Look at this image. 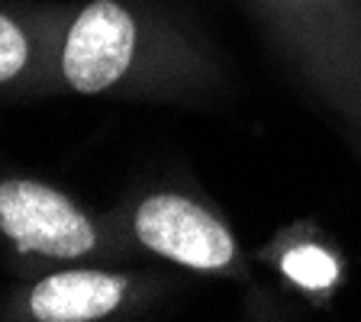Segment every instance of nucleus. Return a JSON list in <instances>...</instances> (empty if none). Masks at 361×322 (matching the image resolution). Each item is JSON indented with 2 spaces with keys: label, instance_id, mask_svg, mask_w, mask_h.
<instances>
[{
  "label": "nucleus",
  "instance_id": "6",
  "mask_svg": "<svg viewBox=\"0 0 361 322\" xmlns=\"http://www.w3.org/2000/svg\"><path fill=\"white\" fill-rule=\"evenodd\" d=\"M278 271L303 293H332L342 274V261L323 242L300 239L284 245L278 255Z\"/></svg>",
  "mask_w": 361,
  "mask_h": 322
},
{
  "label": "nucleus",
  "instance_id": "8",
  "mask_svg": "<svg viewBox=\"0 0 361 322\" xmlns=\"http://www.w3.org/2000/svg\"><path fill=\"white\" fill-rule=\"evenodd\" d=\"M355 149H358V158H361V135H355Z\"/></svg>",
  "mask_w": 361,
  "mask_h": 322
},
{
  "label": "nucleus",
  "instance_id": "3",
  "mask_svg": "<svg viewBox=\"0 0 361 322\" xmlns=\"http://www.w3.org/2000/svg\"><path fill=\"white\" fill-rule=\"evenodd\" d=\"M133 245L197 274L239 278L242 248L235 233L210 203L184 190H149L129 206L123 225Z\"/></svg>",
  "mask_w": 361,
  "mask_h": 322
},
{
  "label": "nucleus",
  "instance_id": "4",
  "mask_svg": "<svg viewBox=\"0 0 361 322\" xmlns=\"http://www.w3.org/2000/svg\"><path fill=\"white\" fill-rule=\"evenodd\" d=\"M0 235L20 255L49 261H81L113 248L106 229L81 203L36 178L0 180Z\"/></svg>",
  "mask_w": 361,
  "mask_h": 322
},
{
  "label": "nucleus",
  "instance_id": "5",
  "mask_svg": "<svg viewBox=\"0 0 361 322\" xmlns=\"http://www.w3.org/2000/svg\"><path fill=\"white\" fill-rule=\"evenodd\" d=\"M145 290L139 278L106 268L49 271L26 290L20 313L32 322H100L133 306Z\"/></svg>",
  "mask_w": 361,
  "mask_h": 322
},
{
  "label": "nucleus",
  "instance_id": "7",
  "mask_svg": "<svg viewBox=\"0 0 361 322\" xmlns=\"http://www.w3.org/2000/svg\"><path fill=\"white\" fill-rule=\"evenodd\" d=\"M32 65H36L32 32L16 16L0 10V87L30 78Z\"/></svg>",
  "mask_w": 361,
  "mask_h": 322
},
{
  "label": "nucleus",
  "instance_id": "2",
  "mask_svg": "<svg viewBox=\"0 0 361 322\" xmlns=\"http://www.w3.org/2000/svg\"><path fill=\"white\" fill-rule=\"evenodd\" d=\"M281 52L352 135H361V0H252Z\"/></svg>",
  "mask_w": 361,
  "mask_h": 322
},
{
  "label": "nucleus",
  "instance_id": "1",
  "mask_svg": "<svg viewBox=\"0 0 361 322\" xmlns=\"http://www.w3.org/2000/svg\"><path fill=\"white\" fill-rule=\"evenodd\" d=\"M61 84L84 97H203L216 65L184 26L135 0H87L59 49Z\"/></svg>",
  "mask_w": 361,
  "mask_h": 322
}]
</instances>
